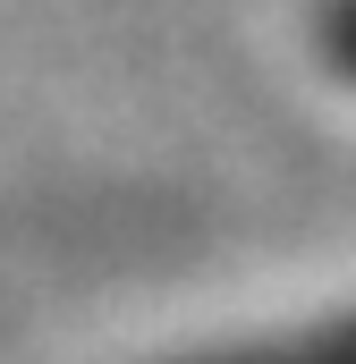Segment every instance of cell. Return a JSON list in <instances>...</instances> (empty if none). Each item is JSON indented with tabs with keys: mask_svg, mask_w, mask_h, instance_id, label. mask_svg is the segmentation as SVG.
Segmentation results:
<instances>
[{
	"mask_svg": "<svg viewBox=\"0 0 356 364\" xmlns=\"http://www.w3.org/2000/svg\"><path fill=\"white\" fill-rule=\"evenodd\" d=\"M331 51H340V68L356 77V0L340 9V17H331Z\"/></svg>",
	"mask_w": 356,
	"mask_h": 364,
	"instance_id": "2",
	"label": "cell"
},
{
	"mask_svg": "<svg viewBox=\"0 0 356 364\" xmlns=\"http://www.w3.org/2000/svg\"><path fill=\"white\" fill-rule=\"evenodd\" d=\"M229 364H356V322L331 339H305V348H271V356H229Z\"/></svg>",
	"mask_w": 356,
	"mask_h": 364,
	"instance_id": "1",
	"label": "cell"
}]
</instances>
